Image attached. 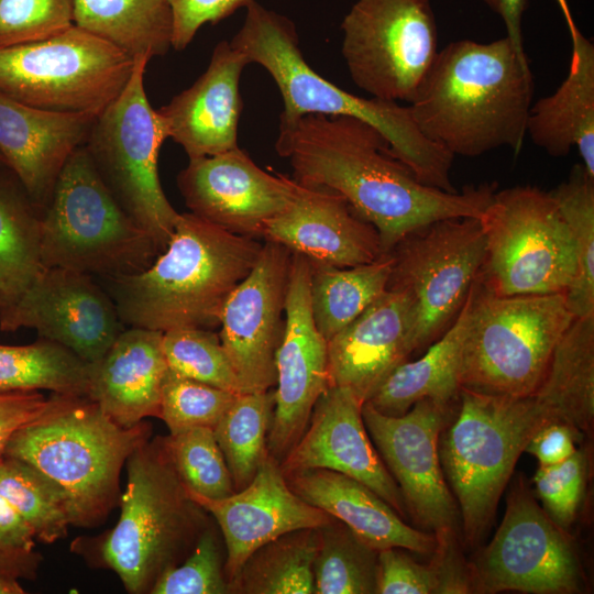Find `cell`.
Returning a JSON list of instances; mask_svg holds the SVG:
<instances>
[{"mask_svg": "<svg viewBox=\"0 0 594 594\" xmlns=\"http://www.w3.org/2000/svg\"><path fill=\"white\" fill-rule=\"evenodd\" d=\"M275 148L289 161L294 180L338 193L373 224L384 253L429 222L479 218L496 190L485 183L449 193L420 183L383 134L354 117L279 120Z\"/></svg>", "mask_w": 594, "mask_h": 594, "instance_id": "6da1fadb", "label": "cell"}, {"mask_svg": "<svg viewBox=\"0 0 594 594\" xmlns=\"http://www.w3.org/2000/svg\"><path fill=\"white\" fill-rule=\"evenodd\" d=\"M534 79L527 55L505 36L440 50L409 102L419 131L452 156L475 157L527 134Z\"/></svg>", "mask_w": 594, "mask_h": 594, "instance_id": "7a4b0ae2", "label": "cell"}, {"mask_svg": "<svg viewBox=\"0 0 594 594\" xmlns=\"http://www.w3.org/2000/svg\"><path fill=\"white\" fill-rule=\"evenodd\" d=\"M263 243L179 213L174 232L144 271L109 278L123 324L165 332L213 329L229 296L255 265Z\"/></svg>", "mask_w": 594, "mask_h": 594, "instance_id": "3957f363", "label": "cell"}, {"mask_svg": "<svg viewBox=\"0 0 594 594\" xmlns=\"http://www.w3.org/2000/svg\"><path fill=\"white\" fill-rule=\"evenodd\" d=\"M245 18L230 41L249 64L265 68L284 102L279 120L306 114L348 116L378 130L393 155L416 178L430 187L454 193L451 167L454 156L428 140L417 128L408 106L352 95L327 80L305 61L295 24L256 0L245 6Z\"/></svg>", "mask_w": 594, "mask_h": 594, "instance_id": "277c9868", "label": "cell"}, {"mask_svg": "<svg viewBox=\"0 0 594 594\" xmlns=\"http://www.w3.org/2000/svg\"><path fill=\"white\" fill-rule=\"evenodd\" d=\"M150 436L144 421L123 428L87 396L53 393L46 409L11 436L3 455L58 484L69 498L74 526L92 528L119 502L121 470Z\"/></svg>", "mask_w": 594, "mask_h": 594, "instance_id": "5b68a950", "label": "cell"}, {"mask_svg": "<svg viewBox=\"0 0 594 594\" xmlns=\"http://www.w3.org/2000/svg\"><path fill=\"white\" fill-rule=\"evenodd\" d=\"M125 465L121 514L99 556L129 593L143 594L189 553L202 530L204 509L177 476L162 438L141 443Z\"/></svg>", "mask_w": 594, "mask_h": 594, "instance_id": "8992f818", "label": "cell"}, {"mask_svg": "<svg viewBox=\"0 0 594 594\" xmlns=\"http://www.w3.org/2000/svg\"><path fill=\"white\" fill-rule=\"evenodd\" d=\"M458 400V416L443 429L439 458L459 504L464 538L474 543L491 522L531 437L560 421L535 393L519 397L461 388Z\"/></svg>", "mask_w": 594, "mask_h": 594, "instance_id": "52a82bcc", "label": "cell"}, {"mask_svg": "<svg viewBox=\"0 0 594 594\" xmlns=\"http://www.w3.org/2000/svg\"><path fill=\"white\" fill-rule=\"evenodd\" d=\"M44 267H63L107 278L147 268L161 254L119 205L85 144L62 168L41 217Z\"/></svg>", "mask_w": 594, "mask_h": 594, "instance_id": "ba28073f", "label": "cell"}, {"mask_svg": "<svg viewBox=\"0 0 594 594\" xmlns=\"http://www.w3.org/2000/svg\"><path fill=\"white\" fill-rule=\"evenodd\" d=\"M573 319L563 293L497 296L476 280L463 343L462 388L531 395Z\"/></svg>", "mask_w": 594, "mask_h": 594, "instance_id": "9c48e42d", "label": "cell"}, {"mask_svg": "<svg viewBox=\"0 0 594 594\" xmlns=\"http://www.w3.org/2000/svg\"><path fill=\"white\" fill-rule=\"evenodd\" d=\"M485 257L477 278L497 296L565 294L576 272L570 230L549 191L495 190L479 217Z\"/></svg>", "mask_w": 594, "mask_h": 594, "instance_id": "30bf717a", "label": "cell"}, {"mask_svg": "<svg viewBox=\"0 0 594 594\" xmlns=\"http://www.w3.org/2000/svg\"><path fill=\"white\" fill-rule=\"evenodd\" d=\"M148 62L135 59L128 84L97 117L85 146L116 200L163 252L179 213L158 177L160 150L169 136L164 118L152 108L144 89Z\"/></svg>", "mask_w": 594, "mask_h": 594, "instance_id": "8fae6325", "label": "cell"}, {"mask_svg": "<svg viewBox=\"0 0 594 594\" xmlns=\"http://www.w3.org/2000/svg\"><path fill=\"white\" fill-rule=\"evenodd\" d=\"M134 62L74 24L42 41L0 47V94L43 110L98 117L128 84Z\"/></svg>", "mask_w": 594, "mask_h": 594, "instance_id": "7c38bea8", "label": "cell"}, {"mask_svg": "<svg viewBox=\"0 0 594 594\" xmlns=\"http://www.w3.org/2000/svg\"><path fill=\"white\" fill-rule=\"evenodd\" d=\"M388 252L393 268L387 288L409 296L410 350L419 352L437 341L462 309L484 263V233L479 218L440 219L410 231Z\"/></svg>", "mask_w": 594, "mask_h": 594, "instance_id": "4fadbf2b", "label": "cell"}, {"mask_svg": "<svg viewBox=\"0 0 594 594\" xmlns=\"http://www.w3.org/2000/svg\"><path fill=\"white\" fill-rule=\"evenodd\" d=\"M341 30L353 82L373 98L409 103L439 52L430 1L356 0Z\"/></svg>", "mask_w": 594, "mask_h": 594, "instance_id": "5bb4252c", "label": "cell"}, {"mask_svg": "<svg viewBox=\"0 0 594 594\" xmlns=\"http://www.w3.org/2000/svg\"><path fill=\"white\" fill-rule=\"evenodd\" d=\"M451 405L421 399L400 416L383 415L369 403L362 405L366 431L407 510L438 539L451 538L460 520L439 458L440 433L450 419Z\"/></svg>", "mask_w": 594, "mask_h": 594, "instance_id": "9a60e30c", "label": "cell"}, {"mask_svg": "<svg viewBox=\"0 0 594 594\" xmlns=\"http://www.w3.org/2000/svg\"><path fill=\"white\" fill-rule=\"evenodd\" d=\"M474 573L488 592L572 593L580 581L570 542L522 482L508 495L503 521Z\"/></svg>", "mask_w": 594, "mask_h": 594, "instance_id": "2e32d148", "label": "cell"}, {"mask_svg": "<svg viewBox=\"0 0 594 594\" xmlns=\"http://www.w3.org/2000/svg\"><path fill=\"white\" fill-rule=\"evenodd\" d=\"M292 255L286 246L264 240L255 265L224 304L219 338L242 394L276 385Z\"/></svg>", "mask_w": 594, "mask_h": 594, "instance_id": "e0dca14e", "label": "cell"}, {"mask_svg": "<svg viewBox=\"0 0 594 594\" xmlns=\"http://www.w3.org/2000/svg\"><path fill=\"white\" fill-rule=\"evenodd\" d=\"M275 408L267 451L279 463L298 442L318 398L330 386L328 341L310 307V265L293 253L285 302V327L275 356Z\"/></svg>", "mask_w": 594, "mask_h": 594, "instance_id": "ac0fdd59", "label": "cell"}, {"mask_svg": "<svg viewBox=\"0 0 594 594\" xmlns=\"http://www.w3.org/2000/svg\"><path fill=\"white\" fill-rule=\"evenodd\" d=\"M32 328L88 364L102 359L124 330L110 295L91 275L63 267H44L0 321V330Z\"/></svg>", "mask_w": 594, "mask_h": 594, "instance_id": "d6986e66", "label": "cell"}, {"mask_svg": "<svg viewBox=\"0 0 594 594\" xmlns=\"http://www.w3.org/2000/svg\"><path fill=\"white\" fill-rule=\"evenodd\" d=\"M177 184L191 213L255 239L262 238L265 224L289 206L298 187L293 178L258 167L239 146L189 158Z\"/></svg>", "mask_w": 594, "mask_h": 594, "instance_id": "ffe728a7", "label": "cell"}, {"mask_svg": "<svg viewBox=\"0 0 594 594\" xmlns=\"http://www.w3.org/2000/svg\"><path fill=\"white\" fill-rule=\"evenodd\" d=\"M188 495L211 514L221 530L229 587L262 546L292 531L318 529L334 519L299 497L288 486L279 462L270 454L242 490L220 499Z\"/></svg>", "mask_w": 594, "mask_h": 594, "instance_id": "44dd1931", "label": "cell"}, {"mask_svg": "<svg viewBox=\"0 0 594 594\" xmlns=\"http://www.w3.org/2000/svg\"><path fill=\"white\" fill-rule=\"evenodd\" d=\"M279 465L284 474L326 469L350 476L407 517L403 494L370 441L362 404L348 388L330 385L324 391L302 436Z\"/></svg>", "mask_w": 594, "mask_h": 594, "instance_id": "7402d4cb", "label": "cell"}, {"mask_svg": "<svg viewBox=\"0 0 594 594\" xmlns=\"http://www.w3.org/2000/svg\"><path fill=\"white\" fill-rule=\"evenodd\" d=\"M262 238L336 267L371 263L384 254L375 227L341 195L299 183L293 201L265 224Z\"/></svg>", "mask_w": 594, "mask_h": 594, "instance_id": "603a6c76", "label": "cell"}, {"mask_svg": "<svg viewBox=\"0 0 594 594\" xmlns=\"http://www.w3.org/2000/svg\"><path fill=\"white\" fill-rule=\"evenodd\" d=\"M413 326L409 296L387 288L328 341L330 385L348 388L363 405L411 354Z\"/></svg>", "mask_w": 594, "mask_h": 594, "instance_id": "cb8c5ba5", "label": "cell"}, {"mask_svg": "<svg viewBox=\"0 0 594 594\" xmlns=\"http://www.w3.org/2000/svg\"><path fill=\"white\" fill-rule=\"evenodd\" d=\"M96 119L38 109L0 94V154L33 205H47L62 168L86 143Z\"/></svg>", "mask_w": 594, "mask_h": 594, "instance_id": "d4e9b609", "label": "cell"}, {"mask_svg": "<svg viewBox=\"0 0 594 594\" xmlns=\"http://www.w3.org/2000/svg\"><path fill=\"white\" fill-rule=\"evenodd\" d=\"M249 65L228 41L219 42L206 72L158 111L168 136L189 158L212 156L238 147L242 111L240 77Z\"/></svg>", "mask_w": 594, "mask_h": 594, "instance_id": "484cf974", "label": "cell"}, {"mask_svg": "<svg viewBox=\"0 0 594 594\" xmlns=\"http://www.w3.org/2000/svg\"><path fill=\"white\" fill-rule=\"evenodd\" d=\"M167 372L163 332L130 327L90 365L86 396L116 424L131 428L160 416Z\"/></svg>", "mask_w": 594, "mask_h": 594, "instance_id": "4316f807", "label": "cell"}, {"mask_svg": "<svg viewBox=\"0 0 594 594\" xmlns=\"http://www.w3.org/2000/svg\"><path fill=\"white\" fill-rule=\"evenodd\" d=\"M288 486L308 504L343 522L372 549L400 548L417 553L435 552V534L407 525L403 517L363 483L326 469L284 474Z\"/></svg>", "mask_w": 594, "mask_h": 594, "instance_id": "83f0119b", "label": "cell"}, {"mask_svg": "<svg viewBox=\"0 0 594 594\" xmlns=\"http://www.w3.org/2000/svg\"><path fill=\"white\" fill-rule=\"evenodd\" d=\"M572 37L569 74L550 96L531 106L527 134L553 157L576 147L586 172L594 176V46L564 10Z\"/></svg>", "mask_w": 594, "mask_h": 594, "instance_id": "f1b7e54d", "label": "cell"}, {"mask_svg": "<svg viewBox=\"0 0 594 594\" xmlns=\"http://www.w3.org/2000/svg\"><path fill=\"white\" fill-rule=\"evenodd\" d=\"M472 288L451 327L420 359L400 363L365 403L383 415L400 416L421 399L458 402Z\"/></svg>", "mask_w": 594, "mask_h": 594, "instance_id": "f546056e", "label": "cell"}, {"mask_svg": "<svg viewBox=\"0 0 594 594\" xmlns=\"http://www.w3.org/2000/svg\"><path fill=\"white\" fill-rule=\"evenodd\" d=\"M558 419L580 433L594 422V314L574 317L535 391Z\"/></svg>", "mask_w": 594, "mask_h": 594, "instance_id": "4dcf8cb0", "label": "cell"}, {"mask_svg": "<svg viewBox=\"0 0 594 594\" xmlns=\"http://www.w3.org/2000/svg\"><path fill=\"white\" fill-rule=\"evenodd\" d=\"M74 24L116 45L133 59L162 56L172 47L166 0H73Z\"/></svg>", "mask_w": 594, "mask_h": 594, "instance_id": "1f68e13d", "label": "cell"}, {"mask_svg": "<svg viewBox=\"0 0 594 594\" xmlns=\"http://www.w3.org/2000/svg\"><path fill=\"white\" fill-rule=\"evenodd\" d=\"M309 265L312 318L329 341L387 289L393 257L387 252L356 266L336 267L310 261Z\"/></svg>", "mask_w": 594, "mask_h": 594, "instance_id": "d6a6232c", "label": "cell"}, {"mask_svg": "<svg viewBox=\"0 0 594 594\" xmlns=\"http://www.w3.org/2000/svg\"><path fill=\"white\" fill-rule=\"evenodd\" d=\"M319 543V530L312 528L272 540L246 560L230 585V593H315L314 563Z\"/></svg>", "mask_w": 594, "mask_h": 594, "instance_id": "836d02e7", "label": "cell"}, {"mask_svg": "<svg viewBox=\"0 0 594 594\" xmlns=\"http://www.w3.org/2000/svg\"><path fill=\"white\" fill-rule=\"evenodd\" d=\"M31 201L0 185V321L44 268L41 260V217Z\"/></svg>", "mask_w": 594, "mask_h": 594, "instance_id": "e575fe53", "label": "cell"}, {"mask_svg": "<svg viewBox=\"0 0 594 594\" xmlns=\"http://www.w3.org/2000/svg\"><path fill=\"white\" fill-rule=\"evenodd\" d=\"M90 364L44 338L26 345L0 344V392L50 391L86 396Z\"/></svg>", "mask_w": 594, "mask_h": 594, "instance_id": "d590c367", "label": "cell"}, {"mask_svg": "<svg viewBox=\"0 0 594 594\" xmlns=\"http://www.w3.org/2000/svg\"><path fill=\"white\" fill-rule=\"evenodd\" d=\"M274 389L239 394L213 428L234 492L245 487L268 454Z\"/></svg>", "mask_w": 594, "mask_h": 594, "instance_id": "8d00e7d4", "label": "cell"}, {"mask_svg": "<svg viewBox=\"0 0 594 594\" xmlns=\"http://www.w3.org/2000/svg\"><path fill=\"white\" fill-rule=\"evenodd\" d=\"M572 235L576 272L565 293L574 317L594 314V176L575 164L569 177L549 191Z\"/></svg>", "mask_w": 594, "mask_h": 594, "instance_id": "74e56055", "label": "cell"}, {"mask_svg": "<svg viewBox=\"0 0 594 594\" xmlns=\"http://www.w3.org/2000/svg\"><path fill=\"white\" fill-rule=\"evenodd\" d=\"M0 494L43 542L53 543L65 538L68 527L74 526L73 508L64 490L22 460L0 458Z\"/></svg>", "mask_w": 594, "mask_h": 594, "instance_id": "f35d334b", "label": "cell"}, {"mask_svg": "<svg viewBox=\"0 0 594 594\" xmlns=\"http://www.w3.org/2000/svg\"><path fill=\"white\" fill-rule=\"evenodd\" d=\"M314 563L316 594L376 593L377 551L338 519L318 528Z\"/></svg>", "mask_w": 594, "mask_h": 594, "instance_id": "ab89813d", "label": "cell"}, {"mask_svg": "<svg viewBox=\"0 0 594 594\" xmlns=\"http://www.w3.org/2000/svg\"><path fill=\"white\" fill-rule=\"evenodd\" d=\"M162 439L188 494L220 499L234 493L231 474L212 428L193 427Z\"/></svg>", "mask_w": 594, "mask_h": 594, "instance_id": "60d3db41", "label": "cell"}, {"mask_svg": "<svg viewBox=\"0 0 594 594\" xmlns=\"http://www.w3.org/2000/svg\"><path fill=\"white\" fill-rule=\"evenodd\" d=\"M163 351L170 371L234 394H242L219 334L210 329L176 328L165 331Z\"/></svg>", "mask_w": 594, "mask_h": 594, "instance_id": "b9f144b4", "label": "cell"}, {"mask_svg": "<svg viewBox=\"0 0 594 594\" xmlns=\"http://www.w3.org/2000/svg\"><path fill=\"white\" fill-rule=\"evenodd\" d=\"M238 395L168 369L162 387L158 418L166 424L169 433L193 427L213 429Z\"/></svg>", "mask_w": 594, "mask_h": 594, "instance_id": "7bdbcfd3", "label": "cell"}, {"mask_svg": "<svg viewBox=\"0 0 594 594\" xmlns=\"http://www.w3.org/2000/svg\"><path fill=\"white\" fill-rule=\"evenodd\" d=\"M400 548L377 551L376 593L380 594H430L464 593L468 579L444 560L424 565L416 562Z\"/></svg>", "mask_w": 594, "mask_h": 594, "instance_id": "ee69618b", "label": "cell"}, {"mask_svg": "<svg viewBox=\"0 0 594 594\" xmlns=\"http://www.w3.org/2000/svg\"><path fill=\"white\" fill-rule=\"evenodd\" d=\"M223 556L217 534L204 528L182 563L167 569L155 582L152 594L230 593Z\"/></svg>", "mask_w": 594, "mask_h": 594, "instance_id": "f6af8a7d", "label": "cell"}, {"mask_svg": "<svg viewBox=\"0 0 594 594\" xmlns=\"http://www.w3.org/2000/svg\"><path fill=\"white\" fill-rule=\"evenodd\" d=\"M73 25V0H0V47L42 41Z\"/></svg>", "mask_w": 594, "mask_h": 594, "instance_id": "bcb514c9", "label": "cell"}, {"mask_svg": "<svg viewBox=\"0 0 594 594\" xmlns=\"http://www.w3.org/2000/svg\"><path fill=\"white\" fill-rule=\"evenodd\" d=\"M586 475V460L578 450L564 461L540 466L534 484L544 512L561 529L574 520L582 499Z\"/></svg>", "mask_w": 594, "mask_h": 594, "instance_id": "7dc6e473", "label": "cell"}, {"mask_svg": "<svg viewBox=\"0 0 594 594\" xmlns=\"http://www.w3.org/2000/svg\"><path fill=\"white\" fill-rule=\"evenodd\" d=\"M173 18L172 47L185 50L206 23L216 24L250 0H166Z\"/></svg>", "mask_w": 594, "mask_h": 594, "instance_id": "c3c4849f", "label": "cell"}, {"mask_svg": "<svg viewBox=\"0 0 594 594\" xmlns=\"http://www.w3.org/2000/svg\"><path fill=\"white\" fill-rule=\"evenodd\" d=\"M47 404L40 391L0 392V458L11 436L36 419Z\"/></svg>", "mask_w": 594, "mask_h": 594, "instance_id": "681fc988", "label": "cell"}, {"mask_svg": "<svg viewBox=\"0 0 594 594\" xmlns=\"http://www.w3.org/2000/svg\"><path fill=\"white\" fill-rule=\"evenodd\" d=\"M582 440V433L566 424L552 422L540 428L529 440L524 452L536 457L540 466L560 463L575 451V442Z\"/></svg>", "mask_w": 594, "mask_h": 594, "instance_id": "f907efd6", "label": "cell"}, {"mask_svg": "<svg viewBox=\"0 0 594 594\" xmlns=\"http://www.w3.org/2000/svg\"><path fill=\"white\" fill-rule=\"evenodd\" d=\"M35 532L12 504L0 494V548L33 550Z\"/></svg>", "mask_w": 594, "mask_h": 594, "instance_id": "816d5d0a", "label": "cell"}, {"mask_svg": "<svg viewBox=\"0 0 594 594\" xmlns=\"http://www.w3.org/2000/svg\"><path fill=\"white\" fill-rule=\"evenodd\" d=\"M486 6L501 16L506 26V37L514 47L526 55L522 44L521 21L527 8V0H483Z\"/></svg>", "mask_w": 594, "mask_h": 594, "instance_id": "f5cc1de1", "label": "cell"}, {"mask_svg": "<svg viewBox=\"0 0 594 594\" xmlns=\"http://www.w3.org/2000/svg\"><path fill=\"white\" fill-rule=\"evenodd\" d=\"M41 556L33 550L0 548V573L16 579H34L41 563Z\"/></svg>", "mask_w": 594, "mask_h": 594, "instance_id": "db71d44e", "label": "cell"}, {"mask_svg": "<svg viewBox=\"0 0 594 594\" xmlns=\"http://www.w3.org/2000/svg\"><path fill=\"white\" fill-rule=\"evenodd\" d=\"M19 579L0 573V594H22L23 587L18 582Z\"/></svg>", "mask_w": 594, "mask_h": 594, "instance_id": "11a10c76", "label": "cell"}, {"mask_svg": "<svg viewBox=\"0 0 594 594\" xmlns=\"http://www.w3.org/2000/svg\"><path fill=\"white\" fill-rule=\"evenodd\" d=\"M0 163H3L4 164V160L2 157V155L0 154Z\"/></svg>", "mask_w": 594, "mask_h": 594, "instance_id": "9f6ffc18", "label": "cell"}]
</instances>
